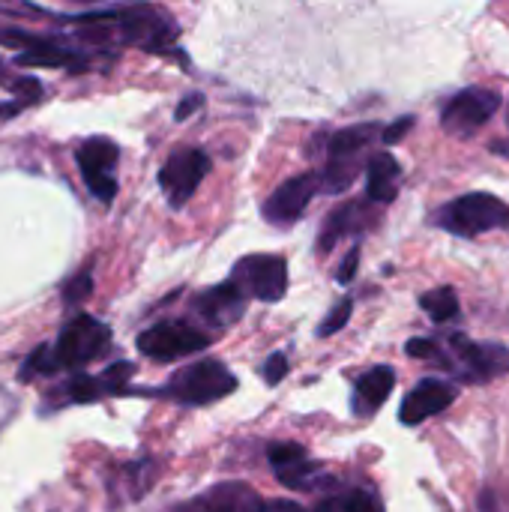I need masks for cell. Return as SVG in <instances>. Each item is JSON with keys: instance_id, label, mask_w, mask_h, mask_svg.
<instances>
[{"instance_id": "1", "label": "cell", "mask_w": 509, "mask_h": 512, "mask_svg": "<svg viewBox=\"0 0 509 512\" xmlns=\"http://www.w3.org/2000/svg\"><path fill=\"white\" fill-rule=\"evenodd\" d=\"M432 225L456 237H477L495 228H509V204L492 192H468L438 207L432 216Z\"/></svg>"}, {"instance_id": "2", "label": "cell", "mask_w": 509, "mask_h": 512, "mask_svg": "<svg viewBox=\"0 0 509 512\" xmlns=\"http://www.w3.org/2000/svg\"><path fill=\"white\" fill-rule=\"evenodd\" d=\"M111 345V330L90 318V315H75L57 336L54 345H48L51 354V369L57 372H78L96 357H102Z\"/></svg>"}, {"instance_id": "3", "label": "cell", "mask_w": 509, "mask_h": 512, "mask_svg": "<svg viewBox=\"0 0 509 512\" xmlns=\"http://www.w3.org/2000/svg\"><path fill=\"white\" fill-rule=\"evenodd\" d=\"M234 387H237V378L219 360H201V363L177 372L165 384V396H171L183 405H207V402L228 396Z\"/></svg>"}, {"instance_id": "4", "label": "cell", "mask_w": 509, "mask_h": 512, "mask_svg": "<svg viewBox=\"0 0 509 512\" xmlns=\"http://www.w3.org/2000/svg\"><path fill=\"white\" fill-rule=\"evenodd\" d=\"M75 162L81 171V180L87 183L90 195L102 204H111L117 195V177L114 168L120 162V144L105 135H93L78 144Z\"/></svg>"}, {"instance_id": "5", "label": "cell", "mask_w": 509, "mask_h": 512, "mask_svg": "<svg viewBox=\"0 0 509 512\" xmlns=\"http://www.w3.org/2000/svg\"><path fill=\"white\" fill-rule=\"evenodd\" d=\"M207 174H210V156L198 147H183V150H174L159 168V186L168 204L180 210L198 192Z\"/></svg>"}, {"instance_id": "6", "label": "cell", "mask_w": 509, "mask_h": 512, "mask_svg": "<svg viewBox=\"0 0 509 512\" xmlns=\"http://www.w3.org/2000/svg\"><path fill=\"white\" fill-rule=\"evenodd\" d=\"M231 279L261 303H279L288 291V264L282 255H246L234 264Z\"/></svg>"}, {"instance_id": "7", "label": "cell", "mask_w": 509, "mask_h": 512, "mask_svg": "<svg viewBox=\"0 0 509 512\" xmlns=\"http://www.w3.org/2000/svg\"><path fill=\"white\" fill-rule=\"evenodd\" d=\"M210 345V336L186 321H165L138 336V351L150 360L171 363Z\"/></svg>"}, {"instance_id": "8", "label": "cell", "mask_w": 509, "mask_h": 512, "mask_svg": "<svg viewBox=\"0 0 509 512\" xmlns=\"http://www.w3.org/2000/svg\"><path fill=\"white\" fill-rule=\"evenodd\" d=\"M501 108V96L486 87H465L459 90L441 111V126L450 135H471L486 126Z\"/></svg>"}, {"instance_id": "9", "label": "cell", "mask_w": 509, "mask_h": 512, "mask_svg": "<svg viewBox=\"0 0 509 512\" xmlns=\"http://www.w3.org/2000/svg\"><path fill=\"white\" fill-rule=\"evenodd\" d=\"M318 189H321V180H318L315 171L297 174V177L285 180V183L264 201L261 213H264V219H267L270 225L288 228V225L300 222V216L306 213V207L312 204V198H315Z\"/></svg>"}, {"instance_id": "10", "label": "cell", "mask_w": 509, "mask_h": 512, "mask_svg": "<svg viewBox=\"0 0 509 512\" xmlns=\"http://www.w3.org/2000/svg\"><path fill=\"white\" fill-rule=\"evenodd\" d=\"M192 309L213 327H231L246 312V291L234 279H228V282L213 285L204 294H198Z\"/></svg>"}, {"instance_id": "11", "label": "cell", "mask_w": 509, "mask_h": 512, "mask_svg": "<svg viewBox=\"0 0 509 512\" xmlns=\"http://www.w3.org/2000/svg\"><path fill=\"white\" fill-rule=\"evenodd\" d=\"M456 402V390L447 384V381H438V378H426L420 381L402 402L399 408V420L405 426H420L423 420L447 411L450 405Z\"/></svg>"}, {"instance_id": "12", "label": "cell", "mask_w": 509, "mask_h": 512, "mask_svg": "<svg viewBox=\"0 0 509 512\" xmlns=\"http://www.w3.org/2000/svg\"><path fill=\"white\" fill-rule=\"evenodd\" d=\"M453 351L471 381H489L509 372V348L504 345H480L465 336H453Z\"/></svg>"}, {"instance_id": "13", "label": "cell", "mask_w": 509, "mask_h": 512, "mask_svg": "<svg viewBox=\"0 0 509 512\" xmlns=\"http://www.w3.org/2000/svg\"><path fill=\"white\" fill-rule=\"evenodd\" d=\"M369 216H375L369 198H366V201H345V204H339V207L327 216V222H324L318 249H321V252H330L342 237H348V234H363V228L369 225Z\"/></svg>"}, {"instance_id": "14", "label": "cell", "mask_w": 509, "mask_h": 512, "mask_svg": "<svg viewBox=\"0 0 509 512\" xmlns=\"http://www.w3.org/2000/svg\"><path fill=\"white\" fill-rule=\"evenodd\" d=\"M399 180H402V168L399 159L387 150L375 153L366 162V198L372 204H390L399 195Z\"/></svg>"}, {"instance_id": "15", "label": "cell", "mask_w": 509, "mask_h": 512, "mask_svg": "<svg viewBox=\"0 0 509 512\" xmlns=\"http://www.w3.org/2000/svg\"><path fill=\"white\" fill-rule=\"evenodd\" d=\"M396 387V372L390 366H378L372 372H366L357 387H354V411L357 414H372L384 405V399L393 393Z\"/></svg>"}, {"instance_id": "16", "label": "cell", "mask_w": 509, "mask_h": 512, "mask_svg": "<svg viewBox=\"0 0 509 512\" xmlns=\"http://www.w3.org/2000/svg\"><path fill=\"white\" fill-rule=\"evenodd\" d=\"M207 512H264V501L243 483H222L207 492Z\"/></svg>"}, {"instance_id": "17", "label": "cell", "mask_w": 509, "mask_h": 512, "mask_svg": "<svg viewBox=\"0 0 509 512\" xmlns=\"http://www.w3.org/2000/svg\"><path fill=\"white\" fill-rule=\"evenodd\" d=\"M381 132H384V126H378V123H354V126L330 135L327 153H330V159H357L372 144V138Z\"/></svg>"}, {"instance_id": "18", "label": "cell", "mask_w": 509, "mask_h": 512, "mask_svg": "<svg viewBox=\"0 0 509 512\" xmlns=\"http://www.w3.org/2000/svg\"><path fill=\"white\" fill-rule=\"evenodd\" d=\"M420 306H423L426 315H429L432 321H438V324L453 321V318L459 315V297H456V291H453L450 285L423 294V297H420Z\"/></svg>"}, {"instance_id": "19", "label": "cell", "mask_w": 509, "mask_h": 512, "mask_svg": "<svg viewBox=\"0 0 509 512\" xmlns=\"http://www.w3.org/2000/svg\"><path fill=\"white\" fill-rule=\"evenodd\" d=\"M111 390H108V384H105V378H90V375H75L69 384H66V396H69V402H96V399H102V396H108Z\"/></svg>"}, {"instance_id": "20", "label": "cell", "mask_w": 509, "mask_h": 512, "mask_svg": "<svg viewBox=\"0 0 509 512\" xmlns=\"http://www.w3.org/2000/svg\"><path fill=\"white\" fill-rule=\"evenodd\" d=\"M351 312H354V300L351 297H342L333 309H330V315L321 321V327H318V336H333V333H339L345 324H348V318H351Z\"/></svg>"}, {"instance_id": "21", "label": "cell", "mask_w": 509, "mask_h": 512, "mask_svg": "<svg viewBox=\"0 0 509 512\" xmlns=\"http://www.w3.org/2000/svg\"><path fill=\"white\" fill-rule=\"evenodd\" d=\"M90 291H93V273H90V267H84L81 273H75V276L63 285V300H66L69 306H75V303L87 300Z\"/></svg>"}, {"instance_id": "22", "label": "cell", "mask_w": 509, "mask_h": 512, "mask_svg": "<svg viewBox=\"0 0 509 512\" xmlns=\"http://www.w3.org/2000/svg\"><path fill=\"white\" fill-rule=\"evenodd\" d=\"M0 12L18 21H36V18H51L48 9L30 3V0H0Z\"/></svg>"}, {"instance_id": "23", "label": "cell", "mask_w": 509, "mask_h": 512, "mask_svg": "<svg viewBox=\"0 0 509 512\" xmlns=\"http://www.w3.org/2000/svg\"><path fill=\"white\" fill-rule=\"evenodd\" d=\"M306 459L309 456H306V450L300 444H273L270 447V462H273L276 471H285V468H291L297 462H306Z\"/></svg>"}, {"instance_id": "24", "label": "cell", "mask_w": 509, "mask_h": 512, "mask_svg": "<svg viewBox=\"0 0 509 512\" xmlns=\"http://www.w3.org/2000/svg\"><path fill=\"white\" fill-rule=\"evenodd\" d=\"M336 510L339 512H381V504L369 495V492H363V489H354V492H348L345 498H339L336 501Z\"/></svg>"}, {"instance_id": "25", "label": "cell", "mask_w": 509, "mask_h": 512, "mask_svg": "<svg viewBox=\"0 0 509 512\" xmlns=\"http://www.w3.org/2000/svg\"><path fill=\"white\" fill-rule=\"evenodd\" d=\"M414 123H417V117L414 114H405V117H399L393 126H384V132H381V141L384 144H399L411 129H414Z\"/></svg>"}, {"instance_id": "26", "label": "cell", "mask_w": 509, "mask_h": 512, "mask_svg": "<svg viewBox=\"0 0 509 512\" xmlns=\"http://www.w3.org/2000/svg\"><path fill=\"white\" fill-rule=\"evenodd\" d=\"M261 375H264V381H267V384H279V381L288 375V360H285V354H273V357H267V363H264Z\"/></svg>"}, {"instance_id": "27", "label": "cell", "mask_w": 509, "mask_h": 512, "mask_svg": "<svg viewBox=\"0 0 509 512\" xmlns=\"http://www.w3.org/2000/svg\"><path fill=\"white\" fill-rule=\"evenodd\" d=\"M408 357H417V360H435L438 357V345L432 339H411L405 345Z\"/></svg>"}, {"instance_id": "28", "label": "cell", "mask_w": 509, "mask_h": 512, "mask_svg": "<svg viewBox=\"0 0 509 512\" xmlns=\"http://www.w3.org/2000/svg\"><path fill=\"white\" fill-rule=\"evenodd\" d=\"M201 105H204V96H201V93H189V96H183V102L174 108V120H180V123H183V120H189Z\"/></svg>"}, {"instance_id": "29", "label": "cell", "mask_w": 509, "mask_h": 512, "mask_svg": "<svg viewBox=\"0 0 509 512\" xmlns=\"http://www.w3.org/2000/svg\"><path fill=\"white\" fill-rule=\"evenodd\" d=\"M357 264H360V246H354V249L345 255V261H342V267H339V273H336V282L348 285V282L354 279V273H357Z\"/></svg>"}, {"instance_id": "30", "label": "cell", "mask_w": 509, "mask_h": 512, "mask_svg": "<svg viewBox=\"0 0 509 512\" xmlns=\"http://www.w3.org/2000/svg\"><path fill=\"white\" fill-rule=\"evenodd\" d=\"M264 512H306L303 507H297V504H291V501H273V504H267Z\"/></svg>"}, {"instance_id": "31", "label": "cell", "mask_w": 509, "mask_h": 512, "mask_svg": "<svg viewBox=\"0 0 509 512\" xmlns=\"http://www.w3.org/2000/svg\"><path fill=\"white\" fill-rule=\"evenodd\" d=\"M492 153H495V156H507L509 159V141H495V144H492Z\"/></svg>"}, {"instance_id": "32", "label": "cell", "mask_w": 509, "mask_h": 512, "mask_svg": "<svg viewBox=\"0 0 509 512\" xmlns=\"http://www.w3.org/2000/svg\"><path fill=\"white\" fill-rule=\"evenodd\" d=\"M75 3H96V0H75Z\"/></svg>"}, {"instance_id": "33", "label": "cell", "mask_w": 509, "mask_h": 512, "mask_svg": "<svg viewBox=\"0 0 509 512\" xmlns=\"http://www.w3.org/2000/svg\"><path fill=\"white\" fill-rule=\"evenodd\" d=\"M507 120H509V117H507Z\"/></svg>"}]
</instances>
